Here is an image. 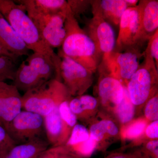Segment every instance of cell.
<instances>
[{
	"label": "cell",
	"mask_w": 158,
	"mask_h": 158,
	"mask_svg": "<svg viewBox=\"0 0 158 158\" xmlns=\"http://www.w3.org/2000/svg\"><path fill=\"white\" fill-rule=\"evenodd\" d=\"M0 13L30 50L48 56L53 62L56 77H60L61 59L45 42L24 7L13 0H0Z\"/></svg>",
	"instance_id": "obj_1"
},
{
	"label": "cell",
	"mask_w": 158,
	"mask_h": 158,
	"mask_svg": "<svg viewBox=\"0 0 158 158\" xmlns=\"http://www.w3.org/2000/svg\"><path fill=\"white\" fill-rule=\"evenodd\" d=\"M65 26L66 35L59 52L95 73L101 61V56L93 41L80 27L69 8Z\"/></svg>",
	"instance_id": "obj_2"
},
{
	"label": "cell",
	"mask_w": 158,
	"mask_h": 158,
	"mask_svg": "<svg viewBox=\"0 0 158 158\" xmlns=\"http://www.w3.org/2000/svg\"><path fill=\"white\" fill-rule=\"evenodd\" d=\"M144 60L127 85L128 94L138 117L146 102L158 94V68L146 48Z\"/></svg>",
	"instance_id": "obj_3"
},
{
	"label": "cell",
	"mask_w": 158,
	"mask_h": 158,
	"mask_svg": "<svg viewBox=\"0 0 158 158\" xmlns=\"http://www.w3.org/2000/svg\"><path fill=\"white\" fill-rule=\"evenodd\" d=\"M72 97L63 83L53 78L25 92L22 96V109L44 117Z\"/></svg>",
	"instance_id": "obj_4"
},
{
	"label": "cell",
	"mask_w": 158,
	"mask_h": 158,
	"mask_svg": "<svg viewBox=\"0 0 158 158\" xmlns=\"http://www.w3.org/2000/svg\"><path fill=\"white\" fill-rule=\"evenodd\" d=\"M142 55L138 47L121 52L114 50L102 58L98 69L116 79L126 87L139 68Z\"/></svg>",
	"instance_id": "obj_5"
},
{
	"label": "cell",
	"mask_w": 158,
	"mask_h": 158,
	"mask_svg": "<svg viewBox=\"0 0 158 158\" xmlns=\"http://www.w3.org/2000/svg\"><path fill=\"white\" fill-rule=\"evenodd\" d=\"M5 129L15 145L38 139L47 140L44 117L26 110H22Z\"/></svg>",
	"instance_id": "obj_6"
},
{
	"label": "cell",
	"mask_w": 158,
	"mask_h": 158,
	"mask_svg": "<svg viewBox=\"0 0 158 158\" xmlns=\"http://www.w3.org/2000/svg\"><path fill=\"white\" fill-rule=\"evenodd\" d=\"M58 55L61 81L73 97L84 94L93 84L94 73L60 52Z\"/></svg>",
	"instance_id": "obj_7"
},
{
	"label": "cell",
	"mask_w": 158,
	"mask_h": 158,
	"mask_svg": "<svg viewBox=\"0 0 158 158\" xmlns=\"http://www.w3.org/2000/svg\"><path fill=\"white\" fill-rule=\"evenodd\" d=\"M25 10L45 42L53 49L61 48L66 35L65 25L67 11L48 14L31 9Z\"/></svg>",
	"instance_id": "obj_8"
},
{
	"label": "cell",
	"mask_w": 158,
	"mask_h": 158,
	"mask_svg": "<svg viewBox=\"0 0 158 158\" xmlns=\"http://www.w3.org/2000/svg\"><path fill=\"white\" fill-rule=\"evenodd\" d=\"M88 126L90 135L96 141L97 150L104 152L112 143L120 140L121 126L112 115L102 110H100Z\"/></svg>",
	"instance_id": "obj_9"
},
{
	"label": "cell",
	"mask_w": 158,
	"mask_h": 158,
	"mask_svg": "<svg viewBox=\"0 0 158 158\" xmlns=\"http://www.w3.org/2000/svg\"><path fill=\"white\" fill-rule=\"evenodd\" d=\"M96 92L100 110L112 115L113 110L121 102L124 86L119 81L109 75L99 71Z\"/></svg>",
	"instance_id": "obj_10"
},
{
	"label": "cell",
	"mask_w": 158,
	"mask_h": 158,
	"mask_svg": "<svg viewBox=\"0 0 158 158\" xmlns=\"http://www.w3.org/2000/svg\"><path fill=\"white\" fill-rule=\"evenodd\" d=\"M93 16L88 23L87 31H85L93 41L102 59L115 50V33L107 22L98 15Z\"/></svg>",
	"instance_id": "obj_11"
},
{
	"label": "cell",
	"mask_w": 158,
	"mask_h": 158,
	"mask_svg": "<svg viewBox=\"0 0 158 158\" xmlns=\"http://www.w3.org/2000/svg\"><path fill=\"white\" fill-rule=\"evenodd\" d=\"M139 31V14L138 6L128 7L122 16L119 32L116 42V51H123L138 47Z\"/></svg>",
	"instance_id": "obj_12"
},
{
	"label": "cell",
	"mask_w": 158,
	"mask_h": 158,
	"mask_svg": "<svg viewBox=\"0 0 158 158\" xmlns=\"http://www.w3.org/2000/svg\"><path fill=\"white\" fill-rule=\"evenodd\" d=\"M22 96L14 85L0 81V124L5 129L22 110Z\"/></svg>",
	"instance_id": "obj_13"
},
{
	"label": "cell",
	"mask_w": 158,
	"mask_h": 158,
	"mask_svg": "<svg viewBox=\"0 0 158 158\" xmlns=\"http://www.w3.org/2000/svg\"><path fill=\"white\" fill-rule=\"evenodd\" d=\"M138 7L139 14V47L148 41L158 31V1L141 0Z\"/></svg>",
	"instance_id": "obj_14"
},
{
	"label": "cell",
	"mask_w": 158,
	"mask_h": 158,
	"mask_svg": "<svg viewBox=\"0 0 158 158\" xmlns=\"http://www.w3.org/2000/svg\"><path fill=\"white\" fill-rule=\"evenodd\" d=\"M69 153L79 158H88L97 150L95 140L90 135L88 128L83 124L77 123L65 144Z\"/></svg>",
	"instance_id": "obj_15"
},
{
	"label": "cell",
	"mask_w": 158,
	"mask_h": 158,
	"mask_svg": "<svg viewBox=\"0 0 158 158\" xmlns=\"http://www.w3.org/2000/svg\"><path fill=\"white\" fill-rule=\"evenodd\" d=\"M59 107L44 117L46 136L51 147L65 145L72 131L61 118Z\"/></svg>",
	"instance_id": "obj_16"
},
{
	"label": "cell",
	"mask_w": 158,
	"mask_h": 158,
	"mask_svg": "<svg viewBox=\"0 0 158 158\" xmlns=\"http://www.w3.org/2000/svg\"><path fill=\"white\" fill-rule=\"evenodd\" d=\"M93 15L100 16L109 23L118 25L128 8L125 0L90 1Z\"/></svg>",
	"instance_id": "obj_17"
},
{
	"label": "cell",
	"mask_w": 158,
	"mask_h": 158,
	"mask_svg": "<svg viewBox=\"0 0 158 158\" xmlns=\"http://www.w3.org/2000/svg\"><path fill=\"white\" fill-rule=\"evenodd\" d=\"M69 106L78 121L84 125H88L100 110L98 98L88 94L72 98L69 101Z\"/></svg>",
	"instance_id": "obj_18"
},
{
	"label": "cell",
	"mask_w": 158,
	"mask_h": 158,
	"mask_svg": "<svg viewBox=\"0 0 158 158\" xmlns=\"http://www.w3.org/2000/svg\"><path fill=\"white\" fill-rule=\"evenodd\" d=\"M0 44L17 58L29 55L30 50L1 13Z\"/></svg>",
	"instance_id": "obj_19"
},
{
	"label": "cell",
	"mask_w": 158,
	"mask_h": 158,
	"mask_svg": "<svg viewBox=\"0 0 158 158\" xmlns=\"http://www.w3.org/2000/svg\"><path fill=\"white\" fill-rule=\"evenodd\" d=\"M44 83L36 71L26 61H23L16 69L12 85L19 91L25 93Z\"/></svg>",
	"instance_id": "obj_20"
},
{
	"label": "cell",
	"mask_w": 158,
	"mask_h": 158,
	"mask_svg": "<svg viewBox=\"0 0 158 158\" xmlns=\"http://www.w3.org/2000/svg\"><path fill=\"white\" fill-rule=\"evenodd\" d=\"M25 9L48 14H57L67 12L69 8L65 0H17Z\"/></svg>",
	"instance_id": "obj_21"
},
{
	"label": "cell",
	"mask_w": 158,
	"mask_h": 158,
	"mask_svg": "<svg viewBox=\"0 0 158 158\" xmlns=\"http://www.w3.org/2000/svg\"><path fill=\"white\" fill-rule=\"evenodd\" d=\"M49 146L47 140L43 139L18 144L10 151L5 158H37Z\"/></svg>",
	"instance_id": "obj_22"
},
{
	"label": "cell",
	"mask_w": 158,
	"mask_h": 158,
	"mask_svg": "<svg viewBox=\"0 0 158 158\" xmlns=\"http://www.w3.org/2000/svg\"><path fill=\"white\" fill-rule=\"evenodd\" d=\"M25 61L36 71L44 82L53 78V76L56 75V68L53 62L48 56L34 52L28 56Z\"/></svg>",
	"instance_id": "obj_23"
},
{
	"label": "cell",
	"mask_w": 158,
	"mask_h": 158,
	"mask_svg": "<svg viewBox=\"0 0 158 158\" xmlns=\"http://www.w3.org/2000/svg\"><path fill=\"white\" fill-rule=\"evenodd\" d=\"M149 123L144 116L135 118L120 127V140L125 142L133 141L140 137L144 132Z\"/></svg>",
	"instance_id": "obj_24"
},
{
	"label": "cell",
	"mask_w": 158,
	"mask_h": 158,
	"mask_svg": "<svg viewBox=\"0 0 158 158\" xmlns=\"http://www.w3.org/2000/svg\"><path fill=\"white\" fill-rule=\"evenodd\" d=\"M112 115L121 126L135 117V109L131 101L126 87L125 86L122 100L114 109Z\"/></svg>",
	"instance_id": "obj_25"
},
{
	"label": "cell",
	"mask_w": 158,
	"mask_h": 158,
	"mask_svg": "<svg viewBox=\"0 0 158 158\" xmlns=\"http://www.w3.org/2000/svg\"><path fill=\"white\" fill-rule=\"evenodd\" d=\"M158 120L149 123L144 132L140 137L131 141L129 144L126 146L127 148L140 146L148 141L158 140Z\"/></svg>",
	"instance_id": "obj_26"
},
{
	"label": "cell",
	"mask_w": 158,
	"mask_h": 158,
	"mask_svg": "<svg viewBox=\"0 0 158 158\" xmlns=\"http://www.w3.org/2000/svg\"><path fill=\"white\" fill-rule=\"evenodd\" d=\"M16 60L6 56H0V81L14 80L16 72Z\"/></svg>",
	"instance_id": "obj_27"
},
{
	"label": "cell",
	"mask_w": 158,
	"mask_h": 158,
	"mask_svg": "<svg viewBox=\"0 0 158 158\" xmlns=\"http://www.w3.org/2000/svg\"><path fill=\"white\" fill-rule=\"evenodd\" d=\"M70 99L65 100L61 102L59 105V114L62 120L69 127L73 130L77 123L78 120L76 116L69 107V101Z\"/></svg>",
	"instance_id": "obj_28"
},
{
	"label": "cell",
	"mask_w": 158,
	"mask_h": 158,
	"mask_svg": "<svg viewBox=\"0 0 158 158\" xmlns=\"http://www.w3.org/2000/svg\"><path fill=\"white\" fill-rule=\"evenodd\" d=\"M143 112V116L149 123L158 120V94L146 102Z\"/></svg>",
	"instance_id": "obj_29"
},
{
	"label": "cell",
	"mask_w": 158,
	"mask_h": 158,
	"mask_svg": "<svg viewBox=\"0 0 158 158\" xmlns=\"http://www.w3.org/2000/svg\"><path fill=\"white\" fill-rule=\"evenodd\" d=\"M5 128L0 124V158H5L10 151L15 146Z\"/></svg>",
	"instance_id": "obj_30"
},
{
	"label": "cell",
	"mask_w": 158,
	"mask_h": 158,
	"mask_svg": "<svg viewBox=\"0 0 158 158\" xmlns=\"http://www.w3.org/2000/svg\"><path fill=\"white\" fill-rule=\"evenodd\" d=\"M67 2L72 14L77 20L81 15L84 14L90 6V1L68 0Z\"/></svg>",
	"instance_id": "obj_31"
},
{
	"label": "cell",
	"mask_w": 158,
	"mask_h": 158,
	"mask_svg": "<svg viewBox=\"0 0 158 158\" xmlns=\"http://www.w3.org/2000/svg\"><path fill=\"white\" fill-rule=\"evenodd\" d=\"M139 150L143 158H158V140L148 141Z\"/></svg>",
	"instance_id": "obj_32"
},
{
	"label": "cell",
	"mask_w": 158,
	"mask_h": 158,
	"mask_svg": "<svg viewBox=\"0 0 158 158\" xmlns=\"http://www.w3.org/2000/svg\"><path fill=\"white\" fill-rule=\"evenodd\" d=\"M146 48L149 51L158 69V31L148 40Z\"/></svg>",
	"instance_id": "obj_33"
},
{
	"label": "cell",
	"mask_w": 158,
	"mask_h": 158,
	"mask_svg": "<svg viewBox=\"0 0 158 158\" xmlns=\"http://www.w3.org/2000/svg\"><path fill=\"white\" fill-rule=\"evenodd\" d=\"M68 152L65 146L51 147L43 152L37 158H59L65 153Z\"/></svg>",
	"instance_id": "obj_34"
},
{
	"label": "cell",
	"mask_w": 158,
	"mask_h": 158,
	"mask_svg": "<svg viewBox=\"0 0 158 158\" xmlns=\"http://www.w3.org/2000/svg\"><path fill=\"white\" fill-rule=\"evenodd\" d=\"M105 158H143L139 150L134 152H114L110 154Z\"/></svg>",
	"instance_id": "obj_35"
},
{
	"label": "cell",
	"mask_w": 158,
	"mask_h": 158,
	"mask_svg": "<svg viewBox=\"0 0 158 158\" xmlns=\"http://www.w3.org/2000/svg\"><path fill=\"white\" fill-rule=\"evenodd\" d=\"M6 56L10 57L16 60L17 59V57L10 53L7 50L4 48L0 44V56Z\"/></svg>",
	"instance_id": "obj_36"
},
{
	"label": "cell",
	"mask_w": 158,
	"mask_h": 158,
	"mask_svg": "<svg viewBox=\"0 0 158 158\" xmlns=\"http://www.w3.org/2000/svg\"><path fill=\"white\" fill-rule=\"evenodd\" d=\"M128 8V7H135L138 6L139 1L138 0H125Z\"/></svg>",
	"instance_id": "obj_37"
},
{
	"label": "cell",
	"mask_w": 158,
	"mask_h": 158,
	"mask_svg": "<svg viewBox=\"0 0 158 158\" xmlns=\"http://www.w3.org/2000/svg\"><path fill=\"white\" fill-rule=\"evenodd\" d=\"M65 157L66 158H79L69 153H66L65 154Z\"/></svg>",
	"instance_id": "obj_38"
},
{
	"label": "cell",
	"mask_w": 158,
	"mask_h": 158,
	"mask_svg": "<svg viewBox=\"0 0 158 158\" xmlns=\"http://www.w3.org/2000/svg\"></svg>",
	"instance_id": "obj_39"
}]
</instances>
